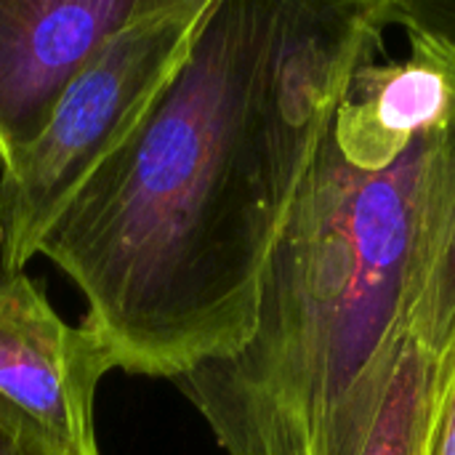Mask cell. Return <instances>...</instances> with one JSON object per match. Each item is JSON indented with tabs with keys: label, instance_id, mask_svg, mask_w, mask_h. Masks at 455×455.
Listing matches in <instances>:
<instances>
[{
	"label": "cell",
	"instance_id": "6da1fadb",
	"mask_svg": "<svg viewBox=\"0 0 455 455\" xmlns=\"http://www.w3.org/2000/svg\"><path fill=\"white\" fill-rule=\"evenodd\" d=\"M272 13L275 0H213L181 67L40 240L117 371L176 381L253 336L285 219L253 125Z\"/></svg>",
	"mask_w": 455,
	"mask_h": 455
},
{
	"label": "cell",
	"instance_id": "7a4b0ae2",
	"mask_svg": "<svg viewBox=\"0 0 455 455\" xmlns=\"http://www.w3.org/2000/svg\"><path fill=\"white\" fill-rule=\"evenodd\" d=\"M432 136L384 173L323 141L264 267L253 336L176 379L227 455H363L411 339Z\"/></svg>",
	"mask_w": 455,
	"mask_h": 455
},
{
	"label": "cell",
	"instance_id": "3957f363",
	"mask_svg": "<svg viewBox=\"0 0 455 455\" xmlns=\"http://www.w3.org/2000/svg\"><path fill=\"white\" fill-rule=\"evenodd\" d=\"M213 0H160L69 83L43 133L0 171V269L24 272L40 240L120 147L187 59Z\"/></svg>",
	"mask_w": 455,
	"mask_h": 455
},
{
	"label": "cell",
	"instance_id": "277c9868",
	"mask_svg": "<svg viewBox=\"0 0 455 455\" xmlns=\"http://www.w3.org/2000/svg\"><path fill=\"white\" fill-rule=\"evenodd\" d=\"M389 27L392 0H275L256 75L253 125L285 213L352 77L381 53Z\"/></svg>",
	"mask_w": 455,
	"mask_h": 455
},
{
	"label": "cell",
	"instance_id": "5b68a950",
	"mask_svg": "<svg viewBox=\"0 0 455 455\" xmlns=\"http://www.w3.org/2000/svg\"><path fill=\"white\" fill-rule=\"evenodd\" d=\"M117 368L88 323L67 325L24 272L0 269V397L72 455H99L93 400Z\"/></svg>",
	"mask_w": 455,
	"mask_h": 455
},
{
	"label": "cell",
	"instance_id": "8992f818",
	"mask_svg": "<svg viewBox=\"0 0 455 455\" xmlns=\"http://www.w3.org/2000/svg\"><path fill=\"white\" fill-rule=\"evenodd\" d=\"M160 0H0V165L45 128L69 83Z\"/></svg>",
	"mask_w": 455,
	"mask_h": 455
},
{
	"label": "cell",
	"instance_id": "52a82bcc",
	"mask_svg": "<svg viewBox=\"0 0 455 455\" xmlns=\"http://www.w3.org/2000/svg\"><path fill=\"white\" fill-rule=\"evenodd\" d=\"M408 59L363 67L336 112L333 144L344 163L384 173L455 109V56L427 35L408 32Z\"/></svg>",
	"mask_w": 455,
	"mask_h": 455
},
{
	"label": "cell",
	"instance_id": "ba28073f",
	"mask_svg": "<svg viewBox=\"0 0 455 455\" xmlns=\"http://www.w3.org/2000/svg\"><path fill=\"white\" fill-rule=\"evenodd\" d=\"M408 336L437 365L455 349V109L427 155Z\"/></svg>",
	"mask_w": 455,
	"mask_h": 455
},
{
	"label": "cell",
	"instance_id": "9c48e42d",
	"mask_svg": "<svg viewBox=\"0 0 455 455\" xmlns=\"http://www.w3.org/2000/svg\"><path fill=\"white\" fill-rule=\"evenodd\" d=\"M435 384L437 363L413 339H408L384 411L363 455H421Z\"/></svg>",
	"mask_w": 455,
	"mask_h": 455
},
{
	"label": "cell",
	"instance_id": "30bf717a",
	"mask_svg": "<svg viewBox=\"0 0 455 455\" xmlns=\"http://www.w3.org/2000/svg\"><path fill=\"white\" fill-rule=\"evenodd\" d=\"M421 455H455V349L437 365V384Z\"/></svg>",
	"mask_w": 455,
	"mask_h": 455
},
{
	"label": "cell",
	"instance_id": "8fae6325",
	"mask_svg": "<svg viewBox=\"0 0 455 455\" xmlns=\"http://www.w3.org/2000/svg\"><path fill=\"white\" fill-rule=\"evenodd\" d=\"M392 24L432 37L455 56V0H392Z\"/></svg>",
	"mask_w": 455,
	"mask_h": 455
},
{
	"label": "cell",
	"instance_id": "7c38bea8",
	"mask_svg": "<svg viewBox=\"0 0 455 455\" xmlns=\"http://www.w3.org/2000/svg\"><path fill=\"white\" fill-rule=\"evenodd\" d=\"M0 455H72L32 419L0 397Z\"/></svg>",
	"mask_w": 455,
	"mask_h": 455
}]
</instances>
